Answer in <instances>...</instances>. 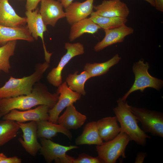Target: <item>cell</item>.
I'll list each match as a JSON object with an SVG mask.
<instances>
[{"label": "cell", "instance_id": "f1b7e54d", "mask_svg": "<svg viewBox=\"0 0 163 163\" xmlns=\"http://www.w3.org/2000/svg\"><path fill=\"white\" fill-rule=\"evenodd\" d=\"M65 163H103L102 160L98 156L93 157L85 153L78 155L75 158L67 155L65 160Z\"/></svg>", "mask_w": 163, "mask_h": 163}, {"label": "cell", "instance_id": "8fae6325", "mask_svg": "<svg viewBox=\"0 0 163 163\" xmlns=\"http://www.w3.org/2000/svg\"><path fill=\"white\" fill-rule=\"evenodd\" d=\"M50 109L48 106L45 105H39L34 109L23 111L14 109L3 116V120H11L20 123L49 120Z\"/></svg>", "mask_w": 163, "mask_h": 163}, {"label": "cell", "instance_id": "4fadbf2b", "mask_svg": "<svg viewBox=\"0 0 163 163\" xmlns=\"http://www.w3.org/2000/svg\"><path fill=\"white\" fill-rule=\"evenodd\" d=\"M40 139L41 147L39 152L47 163H51L53 161L56 163L64 158L67 152L78 148L76 145L66 146L54 142L50 139Z\"/></svg>", "mask_w": 163, "mask_h": 163}, {"label": "cell", "instance_id": "52a82bcc", "mask_svg": "<svg viewBox=\"0 0 163 163\" xmlns=\"http://www.w3.org/2000/svg\"><path fill=\"white\" fill-rule=\"evenodd\" d=\"M64 48L67 50L66 53L62 57L57 66L53 68L46 77L48 82L56 87L62 83V72L66 65L74 57L85 53L84 46L79 42L66 43Z\"/></svg>", "mask_w": 163, "mask_h": 163}, {"label": "cell", "instance_id": "cb8c5ba5", "mask_svg": "<svg viewBox=\"0 0 163 163\" xmlns=\"http://www.w3.org/2000/svg\"><path fill=\"white\" fill-rule=\"evenodd\" d=\"M121 59L117 54L108 60L102 63H86L84 70L87 72L91 78L100 76L106 73L110 69L118 63Z\"/></svg>", "mask_w": 163, "mask_h": 163}, {"label": "cell", "instance_id": "7402d4cb", "mask_svg": "<svg viewBox=\"0 0 163 163\" xmlns=\"http://www.w3.org/2000/svg\"><path fill=\"white\" fill-rule=\"evenodd\" d=\"M98 132L97 121H92L86 124L82 133L76 138L77 145H101L103 143Z\"/></svg>", "mask_w": 163, "mask_h": 163}, {"label": "cell", "instance_id": "d6a6232c", "mask_svg": "<svg viewBox=\"0 0 163 163\" xmlns=\"http://www.w3.org/2000/svg\"><path fill=\"white\" fill-rule=\"evenodd\" d=\"M155 7L158 11H163V0H153Z\"/></svg>", "mask_w": 163, "mask_h": 163}, {"label": "cell", "instance_id": "ba28073f", "mask_svg": "<svg viewBox=\"0 0 163 163\" xmlns=\"http://www.w3.org/2000/svg\"><path fill=\"white\" fill-rule=\"evenodd\" d=\"M58 88L56 93L59 94L58 100L54 107L49 111L48 121L55 123H58L59 115L64 109L76 102L81 97L80 94L71 89L66 81Z\"/></svg>", "mask_w": 163, "mask_h": 163}, {"label": "cell", "instance_id": "83f0119b", "mask_svg": "<svg viewBox=\"0 0 163 163\" xmlns=\"http://www.w3.org/2000/svg\"><path fill=\"white\" fill-rule=\"evenodd\" d=\"M17 44V40H14L0 46V72H9L11 68L9 59L14 54Z\"/></svg>", "mask_w": 163, "mask_h": 163}, {"label": "cell", "instance_id": "484cf974", "mask_svg": "<svg viewBox=\"0 0 163 163\" xmlns=\"http://www.w3.org/2000/svg\"><path fill=\"white\" fill-rule=\"evenodd\" d=\"M20 129L18 124L15 121L0 120V146L4 145L15 137Z\"/></svg>", "mask_w": 163, "mask_h": 163}, {"label": "cell", "instance_id": "d590c367", "mask_svg": "<svg viewBox=\"0 0 163 163\" xmlns=\"http://www.w3.org/2000/svg\"><path fill=\"white\" fill-rule=\"evenodd\" d=\"M150 4L152 6L155 7V4L153 0H145Z\"/></svg>", "mask_w": 163, "mask_h": 163}, {"label": "cell", "instance_id": "7c38bea8", "mask_svg": "<svg viewBox=\"0 0 163 163\" xmlns=\"http://www.w3.org/2000/svg\"><path fill=\"white\" fill-rule=\"evenodd\" d=\"M63 8L59 1L42 0L39 12L45 24L54 27L59 20L65 18Z\"/></svg>", "mask_w": 163, "mask_h": 163}, {"label": "cell", "instance_id": "277c9868", "mask_svg": "<svg viewBox=\"0 0 163 163\" xmlns=\"http://www.w3.org/2000/svg\"><path fill=\"white\" fill-rule=\"evenodd\" d=\"M144 60H139L134 64L133 71L135 75L134 83L130 89L121 98L126 101L129 95L132 92L140 90L143 92L147 88H152L158 90L161 89L163 85V81L152 76L148 72V63H145Z\"/></svg>", "mask_w": 163, "mask_h": 163}, {"label": "cell", "instance_id": "5bb4252c", "mask_svg": "<svg viewBox=\"0 0 163 163\" xmlns=\"http://www.w3.org/2000/svg\"><path fill=\"white\" fill-rule=\"evenodd\" d=\"M93 8L95 13L104 17L126 18L129 13L126 4L120 0H104Z\"/></svg>", "mask_w": 163, "mask_h": 163}, {"label": "cell", "instance_id": "f546056e", "mask_svg": "<svg viewBox=\"0 0 163 163\" xmlns=\"http://www.w3.org/2000/svg\"><path fill=\"white\" fill-rule=\"evenodd\" d=\"M42 0H27L25 5L26 11H33L37 8L39 3Z\"/></svg>", "mask_w": 163, "mask_h": 163}, {"label": "cell", "instance_id": "44dd1931", "mask_svg": "<svg viewBox=\"0 0 163 163\" xmlns=\"http://www.w3.org/2000/svg\"><path fill=\"white\" fill-rule=\"evenodd\" d=\"M99 134L103 141L111 140L120 132V128L116 116L103 118L97 121Z\"/></svg>", "mask_w": 163, "mask_h": 163}, {"label": "cell", "instance_id": "e0dca14e", "mask_svg": "<svg viewBox=\"0 0 163 163\" xmlns=\"http://www.w3.org/2000/svg\"><path fill=\"white\" fill-rule=\"evenodd\" d=\"M8 0H0V25L11 27L25 26L26 17L18 15Z\"/></svg>", "mask_w": 163, "mask_h": 163}, {"label": "cell", "instance_id": "6da1fadb", "mask_svg": "<svg viewBox=\"0 0 163 163\" xmlns=\"http://www.w3.org/2000/svg\"><path fill=\"white\" fill-rule=\"evenodd\" d=\"M59 97L57 93H51L47 87L39 81L34 85L28 94L0 98V118L14 109L25 110L41 105H46L51 109L56 103Z\"/></svg>", "mask_w": 163, "mask_h": 163}, {"label": "cell", "instance_id": "3957f363", "mask_svg": "<svg viewBox=\"0 0 163 163\" xmlns=\"http://www.w3.org/2000/svg\"><path fill=\"white\" fill-rule=\"evenodd\" d=\"M117 106L113 109L117 121L120 126V132L126 133L130 140L137 144L144 146L146 139L150 137L147 135L138 124V120L131 110V106L121 98L117 101Z\"/></svg>", "mask_w": 163, "mask_h": 163}, {"label": "cell", "instance_id": "ffe728a7", "mask_svg": "<svg viewBox=\"0 0 163 163\" xmlns=\"http://www.w3.org/2000/svg\"><path fill=\"white\" fill-rule=\"evenodd\" d=\"M37 123L38 138L51 139L58 133L64 134L70 139L72 138L69 130L60 124L54 123L48 120L40 121Z\"/></svg>", "mask_w": 163, "mask_h": 163}, {"label": "cell", "instance_id": "8992f818", "mask_svg": "<svg viewBox=\"0 0 163 163\" xmlns=\"http://www.w3.org/2000/svg\"><path fill=\"white\" fill-rule=\"evenodd\" d=\"M131 110L142 124L143 130L154 136L163 137V113L145 108L131 106Z\"/></svg>", "mask_w": 163, "mask_h": 163}, {"label": "cell", "instance_id": "8d00e7d4", "mask_svg": "<svg viewBox=\"0 0 163 163\" xmlns=\"http://www.w3.org/2000/svg\"><path fill=\"white\" fill-rule=\"evenodd\" d=\"M58 1H60H60H61V0H58Z\"/></svg>", "mask_w": 163, "mask_h": 163}, {"label": "cell", "instance_id": "30bf717a", "mask_svg": "<svg viewBox=\"0 0 163 163\" xmlns=\"http://www.w3.org/2000/svg\"><path fill=\"white\" fill-rule=\"evenodd\" d=\"M39 9L37 8L33 11H26L25 14L27 18V27L29 33L35 40H37L38 37L41 39L43 44L45 61L50 63L52 53L47 50L44 40L43 33L47 30L46 25L44 23L39 12Z\"/></svg>", "mask_w": 163, "mask_h": 163}, {"label": "cell", "instance_id": "603a6c76", "mask_svg": "<svg viewBox=\"0 0 163 163\" xmlns=\"http://www.w3.org/2000/svg\"><path fill=\"white\" fill-rule=\"evenodd\" d=\"M71 25L69 37L70 42L74 41L85 33L93 34L101 28L90 18L79 21Z\"/></svg>", "mask_w": 163, "mask_h": 163}, {"label": "cell", "instance_id": "74e56055", "mask_svg": "<svg viewBox=\"0 0 163 163\" xmlns=\"http://www.w3.org/2000/svg\"><path fill=\"white\" fill-rule=\"evenodd\" d=\"M18 0L21 1V0Z\"/></svg>", "mask_w": 163, "mask_h": 163}, {"label": "cell", "instance_id": "836d02e7", "mask_svg": "<svg viewBox=\"0 0 163 163\" xmlns=\"http://www.w3.org/2000/svg\"><path fill=\"white\" fill-rule=\"evenodd\" d=\"M73 0H61L60 2L63 8H66L73 2Z\"/></svg>", "mask_w": 163, "mask_h": 163}, {"label": "cell", "instance_id": "d6986e66", "mask_svg": "<svg viewBox=\"0 0 163 163\" xmlns=\"http://www.w3.org/2000/svg\"><path fill=\"white\" fill-rule=\"evenodd\" d=\"M87 118L85 115L78 111L72 104L67 107L63 113L59 117L57 123L69 130L76 129L83 125Z\"/></svg>", "mask_w": 163, "mask_h": 163}, {"label": "cell", "instance_id": "4316f807", "mask_svg": "<svg viewBox=\"0 0 163 163\" xmlns=\"http://www.w3.org/2000/svg\"><path fill=\"white\" fill-rule=\"evenodd\" d=\"M90 18L104 30L110 29L125 25L126 18L120 17H107L99 15L94 11Z\"/></svg>", "mask_w": 163, "mask_h": 163}, {"label": "cell", "instance_id": "9a60e30c", "mask_svg": "<svg viewBox=\"0 0 163 163\" xmlns=\"http://www.w3.org/2000/svg\"><path fill=\"white\" fill-rule=\"evenodd\" d=\"M94 0L72 2L65 8V18L68 23L72 25L90 15L93 12Z\"/></svg>", "mask_w": 163, "mask_h": 163}, {"label": "cell", "instance_id": "e575fe53", "mask_svg": "<svg viewBox=\"0 0 163 163\" xmlns=\"http://www.w3.org/2000/svg\"><path fill=\"white\" fill-rule=\"evenodd\" d=\"M6 156L3 153H0V162L4 158L6 157Z\"/></svg>", "mask_w": 163, "mask_h": 163}, {"label": "cell", "instance_id": "7a4b0ae2", "mask_svg": "<svg viewBox=\"0 0 163 163\" xmlns=\"http://www.w3.org/2000/svg\"><path fill=\"white\" fill-rule=\"evenodd\" d=\"M49 66V63L45 61L37 64L34 71L29 76L21 78L11 76L4 85L0 88V98L14 97L30 94L34 85L42 78Z\"/></svg>", "mask_w": 163, "mask_h": 163}, {"label": "cell", "instance_id": "ac0fdd59", "mask_svg": "<svg viewBox=\"0 0 163 163\" xmlns=\"http://www.w3.org/2000/svg\"><path fill=\"white\" fill-rule=\"evenodd\" d=\"M18 40L31 42L35 40L29 33L27 26L11 27L0 25V46L9 41Z\"/></svg>", "mask_w": 163, "mask_h": 163}, {"label": "cell", "instance_id": "2e32d148", "mask_svg": "<svg viewBox=\"0 0 163 163\" xmlns=\"http://www.w3.org/2000/svg\"><path fill=\"white\" fill-rule=\"evenodd\" d=\"M105 36L101 41L94 46V50L96 52L101 50L105 47L123 41L125 37L133 34V29L125 25L115 28L104 30Z\"/></svg>", "mask_w": 163, "mask_h": 163}, {"label": "cell", "instance_id": "4dcf8cb0", "mask_svg": "<svg viewBox=\"0 0 163 163\" xmlns=\"http://www.w3.org/2000/svg\"><path fill=\"white\" fill-rule=\"evenodd\" d=\"M22 160L16 156L10 157H5L2 159L0 163H21Z\"/></svg>", "mask_w": 163, "mask_h": 163}, {"label": "cell", "instance_id": "9c48e42d", "mask_svg": "<svg viewBox=\"0 0 163 163\" xmlns=\"http://www.w3.org/2000/svg\"><path fill=\"white\" fill-rule=\"evenodd\" d=\"M17 122L23 133V139L19 138V142L27 153L32 156H36L41 147L37 140V122Z\"/></svg>", "mask_w": 163, "mask_h": 163}, {"label": "cell", "instance_id": "d4e9b609", "mask_svg": "<svg viewBox=\"0 0 163 163\" xmlns=\"http://www.w3.org/2000/svg\"><path fill=\"white\" fill-rule=\"evenodd\" d=\"M76 71L73 74H70L66 78V82L68 87L72 91L81 95H85L86 91L85 84L86 81L91 78L88 73L84 70L80 74Z\"/></svg>", "mask_w": 163, "mask_h": 163}, {"label": "cell", "instance_id": "5b68a950", "mask_svg": "<svg viewBox=\"0 0 163 163\" xmlns=\"http://www.w3.org/2000/svg\"><path fill=\"white\" fill-rule=\"evenodd\" d=\"M130 141L126 133L120 132L113 139L96 145V150L104 163H115L120 157H126L125 149Z\"/></svg>", "mask_w": 163, "mask_h": 163}, {"label": "cell", "instance_id": "1f68e13d", "mask_svg": "<svg viewBox=\"0 0 163 163\" xmlns=\"http://www.w3.org/2000/svg\"><path fill=\"white\" fill-rule=\"evenodd\" d=\"M146 152H138L136 155L135 159V163H142L143 162L144 159L147 155Z\"/></svg>", "mask_w": 163, "mask_h": 163}]
</instances>
